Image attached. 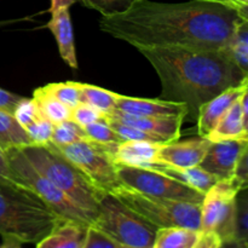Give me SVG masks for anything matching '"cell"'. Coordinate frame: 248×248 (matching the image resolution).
<instances>
[{"label": "cell", "mask_w": 248, "mask_h": 248, "mask_svg": "<svg viewBox=\"0 0 248 248\" xmlns=\"http://www.w3.org/2000/svg\"><path fill=\"white\" fill-rule=\"evenodd\" d=\"M242 21L248 19L234 10L211 2L137 0L126 11L102 16L99 28L136 48L220 50Z\"/></svg>", "instance_id": "1"}, {"label": "cell", "mask_w": 248, "mask_h": 248, "mask_svg": "<svg viewBox=\"0 0 248 248\" xmlns=\"http://www.w3.org/2000/svg\"><path fill=\"white\" fill-rule=\"evenodd\" d=\"M140 52L149 61L161 82L162 101L182 103L186 118L196 120L199 109L229 87L248 80L223 50H195L183 47H142Z\"/></svg>", "instance_id": "2"}, {"label": "cell", "mask_w": 248, "mask_h": 248, "mask_svg": "<svg viewBox=\"0 0 248 248\" xmlns=\"http://www.w3.org/2000/svg\"><path fill=\"white\" fill-rule=\"evenodd\" d=\"M63 219L24 186L0 184V235L22 244L40 242Z\"/></svg>", "instance_id": "3"}, {"label": "cell", "mask_w": 248, "mask_h": 248, "mask_svg": "<svg viewBox=\"0 0 248 248\" xmlns=\"http://www.w3.org/2000/svg\"><path fill=\"white\" fill-rule=\"evenodd\" d=\"M19 149L39 173L67 194L96 220L99 201L104 194L94 188L93 184L77 166L48 144H31Z\"/></svg>", "instance_id": "4"}, {"label": "cell", "mask_w": 248, "mask_h": 248, "mask_svg": "<svg viewBox=\"0 0 248 248\" xmlns=\"http://www.w3.org/2000/svg\"><path fill=\"white\" fill-rule=\"evenodd\" d=\"M5 156L15 177L29 190L33 191L43 202H45L58 217L86 228L93 224L94 218L75 203L67 194L39 173L38 170L28 161L19 148L7 149L5 152Z\"/></svg>", "instance_id": "5"}, {"label": "cell", "mask_w": 248, "mask_h": 248, "mask_svg": "<svg viewBox=\"0 0 248 248\" xmlns=\"http://www.w3.org/2000/svg\"><path fill=\"white\" fill-rule=\"evenodd\" d=\"M92 227L104 232L121 248H153L157 230L113 194L102 196Z\"/></svg>", "instance_id": "6"}, {"label": "cell", "mask_w": 248, "mask_h": 248, "mask_svg": "<svg viewBox=\"0 0 248 248\" xmlns=\"http://www.w3.org/2000/svg\"><path fill=\"white\" fill-rule=\"evenodd\" d=\"M114 196L155 228H188L200 232L201 205L144 195L123 186Z\"/></svg>", "instance_id": "7"}, {"label": "cell", "mask_w": 248, "mask_h": 248, "mask_svg": "<svg viewBox=\"0 0 248 248\" xmlns=\"http://www.w3.org/2000/svg\"><path fill=\"white\" fill-rule=\"evenodd\" d=\"M56 152L69 160L77 166L87 179L102 194H114L124 186L118 178L114 162V152L116 147L89 142H79L69 145H53Z\"/></svg>", "instance_id": "8"}, {"label": "cell", "mask_w": 248, "mask_h": 248, "mask_svg": "<svg viewBox=\"0 0 248 248\" xmlns=\"http://www.w3.org/2000/svg\"><path fill=\"white\" fill-rule=\"evenodd\" d=\"M247 189L234 178L218 181L201 202L200 232H215L222 241L235 239V198Z\"/></svg>", "instance_id": "9"}, {"label": "cell", "mask_w": 248, "mask_h": 248, "mask_svg": "<svg viewBox=\"0 0 248 248\" xmlns=\"http://www.w3.org/2000/svg\"><path fill=\"white\" fill-rule=\"evenodd\" d=\"M115 171L124 186L153 198L201 205L205 196V194L154 170L115 164Z\"/></svg>", "instance_id": "10"}, {"label": "cell", "mask_w": 248, "mask_h": 248, "mask_svg": "<svg viewBox=\"0 0 248 248\" xmlns=\"http://www.w3.org/2000/svg\"><path fill=\"white\" fill-rule=\"evenodd\" d=\"M248 140H227L211 142L199 166L215 176L218 181H228L234 176L235 167L245 150Z\"/></svg>", "instance_id": "11"}, {"label": "cell", "mask_w": 248, "mask_h": 248, "mask_svg": "<svg viewBox=\"0 0 248 248\" xmlns=\"http://www.w3.org/2000/svg\"><path fill=\"white\" fill-rule=\"evenodd\" d=\"M106 119L142 130L159 138L162 143H170L181 138L184 116H140L121 113L114 109Z\"/></svg>", "instance_id": "12"}, {"label": "cell", "mask_w": 248, "mask_h": 248, "mask_svg": "<svg viewBox=\"0 0 248 248\" xmlns=\"http://www.w3.org/2000/svg\"><path fill=\"white\" fill-rule=\"evenodd\" d=\"M210 144L211 140L200 136L190 140H177L173 142L164 143L160 145L157 152V161L159 164L179 169L198 166L202 161Z\"/></svg>", "instance_id": "13"}, {"label": "cell", "mask_w": 248, "mask_h": 248, "mask_svg": "<svg viewBox=\"0 0 248 248\" xmlns=\"http://www.w3.org/2000/svg\"><path fill=\"white\" fill-rule=\"evenodd\" d=\"M248 91V80L237 86L229 87L219 94L211 98L200 107L196 118L198 133L200 137H207L216 127L218 121L230 109V107L239 101L245 92Z\"/></svg>", "instance_id": "14"}, {"label": "cell", "mask_w": 248, "mask_h": 248, "mask_svg": "<svg viewBox=\"0 0 248 248\" xmlns=\"http://www.w3.org/2000/svg\"><path fill=\"white\" fill-rule=\"evenodd\" d=\"M116 110L130 115L140 116H184L188 115V109L184 104L176 102L162 101L160 98H137V97L116 94Z\"/></svg>", "instance_id": "15"}, {"label": "cell", "mask_w": 248, "mask_h": 248, "mask_svg": "<svg viewBox=\"0 0 248 248\" xmlns=\"http://www.w3.org/2000/svg\"><path fill=\"white\" fill-rule=\"evenodd\" d=\"M248 91L235 102L220 118L216 127L207 136L211 142L227 140H248Z\"/></svg>", "instance_id": "16"}, {"label": "cell", "mask_w": 248, "mask_h": 248, "mask_svg": "<svg viewBox=\"0 0 248 248\" xmlns=\"http://www.w3.org/2000/svg\"><path fill=\"white\" fill-rule=\"evenodd\" d=\"M162 143L147 140H124L114 152V162L118 165L153 170L157 161V152Z\"/></svg>", "instance_id": "17"}, {"label": "cell", "mask_w": 248, "mask_h": 248, "mask_svg": "<svg viewBox=\"0 0 248 248\" xmlns=\"http://www.w3.org/2000/svg\"><path fill=\"white\" fill-rule=\"evenodd\" d=\"M46 28L52 33L56 41H57L61 58L72 69H78L79 65H78L74 31H73L69 9H61L52 12L50 21L46 24Z\"/></svg>", "instance_id": "18"}, {"label": "cell", "mask_w": 248, "mask_h": 248, "mask_svg": "<svg viewBox=\"0 0 248 248\" xmlns=\"http://www.w3.org/2000/svg\"><path fill=\"white\" fill-rule=\"evenodd\" d=\"M153 170L166 174V176L183 183L184 186H189L196 191H200L202 194L207 193L218 182V179L215 176L208 173L199 165L198 166L179 169V167L169 166V165L157 164Z\"/></svg>", "instance_id": "19"}, {"label": "cell", "mask_w": 248, "mask_h": 248, "mask_svg": "<svg viewBox=\"0 0 248 248\" xmlns=\"http://www.w3.org/2000/svg\"><path fill=\"white\" fill-rule=\"evenodd\" d=\"M86 229L77 223L63 220L35 248H82Z\"/></svg>", "instance_id": "20"}, {"label": "cell", "mask_w": 248, "mask_h": 248, "mask_svg": "<svg viewBox=\"0 0 248 248\" xmlns=\"http://www.w3.org/2000/svg\"><path fill=\"white\" fill-rule=\"evenodd\" d=\"M33 142L14 116V114L0 110V148L4 152L11 148H23Z\"/></svg>", "instance_id": "21"}, {"label": "cell", "mask_w": 248, "mask_h": 248, "mask_svg": "<svg viewBox=\"0 0 248 248\" xmlns=\"http://www.w3.org/2000/svg\"><path fill=\"white\" fill-rule=\"evenodd\" d=\"M200 234L188 228H160L155 234L153 248H193Z\"/></svg>", "instance_id": "22"}, {"label": "cell", "mask_w": 248, "mask_h": 248, "mask_svg": "<svg viewBox=\"0 0 248 248\" xmlns=\"http://www.w3.org/2000/svg\"><path fill=\"white\" fill-rule=\"evenodd\" d=\"M222 50L244 74L248 75V21H242L236 27Z\"/></svg>", "instance_id": "23"}, {"label": "cell", "mask_w": 248, "mask_h": 248, "mask_svg": "<svg viewBox=\"0 0 248 248\" xmlns=\"http://www.w3.org/2000/svg\"><path fill=\"white\" fill-rule=\"evenodd\" d=\"M33 99L38 106L41 115L47 119L48 121H51L53 125L69 120L72 118V110L63 103H61L52 94L48 93L44 89V86L34 90Z\"/></svg>", "instance_id": "24"}, {"label": "cell", "mask_w": 248, "mask_h": 248, "mask_svg": "<svg viewBox=\"0 0 248 248\" xmlns=\"http://www.w3.org/2000/svg\"><path fill=\"white\" fill-rule=\"evenodd\" d=\"M116 92L90 84H79L80 103L93 107L103 114H109L115 109Z\"/></svg>", "instance_id": "25"}, {"label": "cell", "mask_w": 248, "mask_h": 248, "mask_svg": "<svg viewBox=\"0 0 248 248\" xmlns=\"http://www.w3.org/2000/svg\"><path fill=\"white\" fill-rule=\"evenodd\" d=\"M89 140L90 138L85 133L84 128L78 125L77 123H74L72 119H69V120L53 125L50 144L62 147V145H69L79 142H89Z\"/></svg>", "instance_id": "26"}, {"label": "cell", "mask_w": 248, "mask_h": 248, "mask_svg": "<svg viewBox=\"0 0 248 248\" xmlns=\"http://www.w3.org/2000/svg\"><path fill=\"white\" fill-rule=\"evenodd\" d=\"M79 84L77 81L65 82H52V84L44 85V89L57 98L61 103L73 110L75 107L80 104L79 99Z\"/></svg>", "instance_id": "27"}, {"label": "cell", "mask_w": 248, "mask_h": 248, "mask_svg": "<svg viewBox=\"0 0 248 248\" xmlns=\"http://www.w3.org/2000/svg\"><path fill=\"white\" fill-rule=\"evenodd\" d=\"M82 128H84L85 133L90 138V140H92L94 143H98V144L118 147L120 143L124 142L119 137L118 133L109 126L106 119L101 121H96L93 124H90V125L85 126Z\"/></svg>", "instance_id": "28"}, {"label": "cell", "mask_w": 248, "mask_h": 248, "mask_svg": "<svg viewBox=\"0 0 248 248\" xmlns=\"http://www.w3.org/2000/svg\"><path fill=\"white\" fill-rule=\"evenodd\" d=\"M235 239L248 242V188L235 198Z\"/></svg>", "instance_id": "29"}, {"label": "cell", "mask_w": 248, "mask_h": 248, "mask_svg": "<svg viewBox=\"0 0 248 248\" xmlns=\"http://www.w3.org/2000/svg\"><path fill=\"white\" fill-rule=\"evenodd\" d=\"M24 131L29 136L34 145H46L51 140L53 124L44 118L43 115H40L33 123L29 124L27 127H24Z\"/></svg>", "instance_id": "30"}, {"label": "cell", "mask_w": 248, "mask_h": 248, "mask_svg": "<svg viewBox=\"0 0 248 248\" xmlns=\"http://www.w3.org/2000/svg\"><path fill=\"white\" fill-rule=\"evenodd\" d=\"M137 0H81L85 6L96 10L102 16H110L126 11Z\"/></svg>", "instance_id": "31"}, {"label": "cell", "mask_w": 248, "mask_h": 248, "mask_svg": "<svg viewBox=\"0 0 248 248\" xmlns=\"http://www.w3.org/2000/svg\"><path fill=\"white\" fill-rule=\"evenodd\" d=\"M40 115L41 113L39 111V108L35 102H34V99L26 98V97H23V99L19 102L18 106L16 107L14 111V116L23 128L27 127L29 124L33 123Z\"/></svg>", "instance_id": "32"}, {"label": "cell", "mask_w": 248, "mask_h": 248, "mask_svg": "<svg viewBox=\"0 0 248 248\" xmlns=\"http://www.w3.org/2000/svg\"><path fill=\"white\" fill-rule=\"evenodd\" d=\"M70 119H72L74 123H77L79 126L85 127V126L90 125V124L96 123V121L104 120V119H106V114L97 110L93 107L80 103L79 106L75 107L72 110V118Z\"/></svg>", "instance_id": "33"}, {"label": "cell", "mask_w": 248, "mask_h": 248, "mask_svg": "<svg viewBox=\"0 0 248 248\" xmlns=\"http://www.w3.org/2000/svg\"><path fill=\"white\" fill-rule=\"evenodd\" d=\"M82 248H121L114 240L107 236L101 230L94 227H89L86 229L85 241Z\"/></svg>", "instance_id": "34"}, {"label": "cell", "mask_w": 248, "mask_h": 248, "mask_svg": "<svg viewBox=\"0 0 248 248\" xmlns=\"http://www.w3.org/2000/svg\"><path fill=\"white\" fill-rule=\"evenodd\" d=\"M0 184H6V186H24L18 179L15 177L12 171L10 170L9 164H7L6 156H5V152L0 148ZM27 188V186H24Z\"/></svg>", "instance_id": "35"}, {"label": "cell", "mask_w": 248, "mask_h": 248, "mask_svg": "<svg viewBox=\"0 0 248 248\" xmlns=\"http://www.w3.org/2000/svg\"><path fill=\"white\" fill-rule=\"evenodd\" d=\"M196 1L211 2L236 11L242 18L248 19V0H196Z\"/></svg>", "instance_id": "36"}, {"label": "cell", "mask_w": 248, "mask_h": 248, "mask_svg": "<svg viewBox=\"0 0 248 248\" xmlns=\"http://www.w3.org/2000/svg\"><path fill=\"white\" fill-rule=\"evenodd\" d=\"M22 99H23V97L19 96V94L6 91V90L0 87V110L14 114L15 109Z\"/></svg>", "instance_id": "37"}, {"label": "cell", "mask_w": 248, "mask_h": 248, "mask_svg": "<svg viewBox=\"0 0 248 248\" xmlns=\"http://www.w3.org/2000/svg\"><path fill=\"white\" fill-rule=\"evenodd\" d=\"M232 178L239 182L242 186L248 188V149L245 150L240 156Z\"/></svg>", "instance_id": "38"}, {"label": "cell", "mask_w": 248, "mask_h": 248, "mask_svg": "<svg viewBox=\"0 0 248 248\" xmlns=\"http://www.w3.org/2000/svg\"><path fill=\"white\" fill-rule=\"evenodd\" d=\"M222 240L215 232H201L193 248H218Z\"/></svg>", "instance_id": "39"}, {"label": "cell", "mask_w": 248, "mask_h": 248, "mask_svg": "<svg viewBox=\"0 0 248 248\" xmlns=\"http://www.w3.org/2000/svg\"><path fill=\"white\" fill-rule=\"evenodd\" d=\"M78 1H80V0H51V5L48 11H50V14H52V12L61 9H69L73 4H75V2Z\"/></svg>", "instance_id": "40"}, {"label": "cell", "mask_w": 248, "mask_h": 248, "mask_svg": "<svg viewBox=\"0 0 248 248\" xmlns=\"http://www.w3.org/2000/svg\"><path fill=\"white\" fill-rule=\"evenodd\" d=\"M218 248H248V242L240 241V240L236 239L224 240V241L220 242Z\"/></svg>", "instance_id": "41"}, {"label": "cell", "mask_w": 248, "mask_h": 248, "mask_svg": "<svg viewBox=\"0 0 248 248\" xmlns=\"http://www.w3.org/2000/svg\"><path fill=\"white\" fill-rule=\"evenodd\" d=\"M22 242L15 237H2V242L0 245V248H22Z\"/></svg>", "instance_id": "42"}, {"label": "cell", "mask_w": 248, "mask_h": 248, "mask_svg": "<svg viewBox=\"0 0 248 248\" xmlns=\"http://www.w3.org/2000/svg\"><path fill=\"white\" fill-rule=\"evenodd\" d=\"M80 1H81V0H80Z\"/></svg>", "instance_id": "43"}]
</instances>
